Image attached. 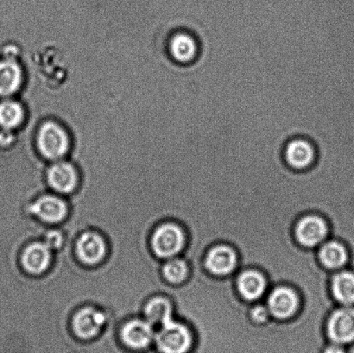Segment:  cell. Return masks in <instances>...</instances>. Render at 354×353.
I'll return each mask as SVG.
<instances>
[{
    "label": "cell",
    "mask_w": 354,
    "mask_h": 353,
    "mask_svg": "<svg viewBox=\"0 0 354 353\" xmlns=\"http://www.w3.org/2000/svg\"><path fill=\"white\" fill-rule=\"evenodd\" d=\"M154 340L162 353H189L194 344L189 325L174 320L162 326Z\"/></svg>",
    "instance_id": "obj_1"
},
{
    "label": "cell",
    "mask_w": 354,
    "mask_h": 353,
    "mask_svg": "<svg viewBox=\"0 0 354 353\" xmlns=\"http://www.w3.org/2000/svg\"><path fill=\"white\" fill-rule=\"evenodd\" d=\"M152 248L155 254L162 258H172L184 250L187 235L183 227L176 223H165L154 231Z\"/></svg>",
    "instance_id": "obj_2"
},
{
    "label": "cell",
    "mask_w": 354,
    "mask_h": 353,
    "mask_svg": "<svg viewBox=\"0 0 354 353\" xmlns=\"http://www.w3.org/2000/svg\"><path fill=\"white\" fill-rule=\"evenodd\" d=\"M266 305L274 319L290 320L297 316L300 309V296L292 287L286 285H277L269 290Z\"/></svg>",
    "instance_id": "obj_3"
},
{
    "label": "cell",
    "mask_w": 354,
    "mask_h": 353,
    "mask_svg": "<svg viewBox=\"0 0 354 353\" xmlns=\"http://www.w3.org/2000/svg\"><path fill=\"white\" fill-rule=\"evenodd\" d=\"M237 251L227 244H217L208 249L204 258L206 271L215 278L234 276L238 268Z\"/></svg>",
    "instance_id": "obj_4"
},
{
    "label": "cell",
    "mask_w": 354,
    "mask_h": 353,
    "mask_svg": "<svg viewBox=\"0 0 354 353\" xmlns=\"http://www.w3.org/2000/svg\"><path fill=\"white\" fill-rule=\"evenodd\" d=\"M327 220L317 213H307L297 220L294 235L301 247L314 249L319 247L328 238Z\"/></svg>",
    "instance_id": "obj_5"
},
{
    "label": "cell",
    "mask_w": 354,
    "mask_h": 353,
    "mask_svg": "<svg viewBox=\"0 0 354 353\" xmlns=\"http://www.w3.org/2000/svg\"><path fill=\"white\" fill-rule=\"evenodd\" d=\"M325 332L329 342L342 345L354 343V307H336L326 323Z\"/></svg>",
    "instance_id": "obj_6"
},
{
    "label": "cell",
    "mask_w": 354,
    "mask_h": 353,
    "mask_svg": "<svg viewBox=\"0 0 354 353\" xmlns=\"http://www.w3.org/2000/svg\"><path fill=\"white\" fill-rule=\"evenodd\" d=\"M37 144L44 157L50 160H58L68 151V135L58 124L47 122L40 128Z\"/></svg>",
    "instance_id": "obj_7"
},
{
    "label": "cell",
    "mask_w": 354,
    "mask_h": 353,
    "mask_svg": "<svg viewBox=\"0 0 354 353\" xmlns=\"http://www.w3.org/2000/svg\"><path fill=\"white\" fill-rule=\"evenodd\" d=\"M235 289L245 302L256 303L269 290L265 274L259 269H243L235 276Z\"/></svg>",
    "instance_id": "obj_8"
},
{
    "label": "cell",
    "mask_w": 354,
    "mask_h": 353,
    "mask_svg": "<svg viewBox=\"0 0 354 353\" xmlns=\"http://www.w3.org/2000/svg\"><path fill=\"white\" fill-rule=\"evenodd\" d=\"M283 159L290 169L304 171L314 166L317 160V151L310 141L304 138H295L284 148Z\"/></svg>",
    "instance_id": "obj_9"
},
{
    "label": "cell",
    "mask_w": 354,
    "mask_h": 353,
    "mask_svg": "<svg viewBox=\"0 0 354 353\" xmlns=\"http://www.w3.org/2000/svg\"><path fill=\"white\" fill-rule=\"evenodd\" d=\"M319 262L330 271H339L349 262L348 247L342 241L334 240L324 241L317 248Z\"/></svg>",
    "instance_id": "obj_10"
},
{
    "label": "cell",
    "mask_w": 354,
    "mask_h": 353,
    "mask_svg": "<svg viewBox=\"0 0 354 353\" xmlns=\"http://www.w3.org/2000/svg\"><path fill=\"white\" fill-rule=\"evenodd\" d=\"M105 321L106 317L102 312L93 307H85L75 314L73 330L79 338L88 340L100 333Z\"/></svg>",
    "instance_id": "obj_11"
},
{
    "label": "cell",
    "mask_w": 354,
    "mask_h": 353,
    "mask_svg": "<svg viewBox=\"0 0 354 353\" xmlns=\"http://www.w3.org/2000/svg\"><path fill=\"white\" fill-rule=\"evenodd\" d=\"M32 213L46 223H59L68 213V206L64 200L55 195H44L30 207Z\"/></svg>",
    "instance_id": "obj_12"
},
{
    "label": "cell",
    "mask_w": 354,
    "mask_h": 353,
    "mask_svg": "<svg viewBox=\"0 0 354 353\" xmlns=\"http://www.w3.org/2000/svg\"><path fill=\"white\" fill-rule=\"evenodd\" d=\"M154 332L147 321L133 320L128 321L121 330L124 343L131 348L144 349L154 340Z\"/></svg>",
    "instance_id": "obj_13"
},
{
    "label": "cell",
    "mask_w": 354,
    "mask_h": 353,
    "mask_svg": "<svg viewBox=\"0 0 354 353\" xmlns=\"http://www.w3.org/2000/svg\"><path fill=\"white\" fill-rule=\"evenodd\" d=\"M76 254L86 265H96L102 260L106 254V243L100 234L86 231L78 238Z\"/></svg>",
    "instance_id": "obj_14"
},
{
    "label": "cell",
    "mask_w": 354,
    "mask_h": 353,
    "mask_svg": "<svg viewBox=\"0 0 354 353\" xmlns=\"http://www.w3.org/2000/svg\"><path fill=\"white\" fill-rule=\"evenodd\" d=\"M48 180L55 191L68 193L77 185V173L74 166L68 162H58L48 169Z\"/></svg>",
    "instance_id": "obj_15"
},
{
    "label": "cell",
    "mask_w": 354,
    "mask_h": 353,
    "mask_svg": "<svg viewBox=\"0 0 354 353\" xmlns=\"http://www.w3.org/2000/svg\"><path fill=\"white\" fill-rule=\"evenodd\" d=\"M330 292L336 303L342 306L354 305V271L343 269L333 274Z\"/></svg>",
    "instance_id": "obj_16"
},
{
    "label": "cell",
    "mask_w": 354,
    "mask_h": 353,
    "mask_svg": "<svg viewBox=\"0 0 354 353\" xmlns=\"http://www.w3.org/2000/svg\"><path fill=\"white\" fill-rule=\"evenodd\" d=\"M51 260V249L45 243H33L23 252L24 268L31 274L46 271Z\"/></svg>",
    "instance_id": "obj_17"
},
{
    "label": "cell",
    "mask_w": 354,
    "mask_h": 353,
    "mask_svg": "<svg viewBox=\"0 0 354 353\" xmlns=\"http://www.w3.org/2000/svg\"><path fill=\"white\" fill-rule=\"evenodd\" d=\"M169 50L174 60L180 64H187L194 61L198 55L196 38L187 32H180L173 36L169 44Z\"/></svg>",
    "instance_id": "obj_18"
},
{
    "label": "cell",
    "mask_w": 354,
    "mask_h": 353,
    "mask_svg": "<svg viewBox=\"0 0 354 353\" xmlns=\"http://www.w3.org/2000/svg\"><path fill=\"white\" fill-rule=\"evenodd\" d=\"M22 83V71L16 62H0V96H10L17 92Z\"/></svg>",
    "instance_id": "obj_19"
},
{
    "label": "cell",
    "mask_w": 354,
    "mask_h": 353,
    "mask_svg": "<svg viewBox=\"0 0 354 353\" xmlns=\"http://www.w3.org/2000/svg\"><path fill=\"white\" fill-rule=\"evenodd\" d=\"M173 305L165 297H155L147 303L145 309V316L151 325L158 324L164 326L173 320Z\"/></svg>",
    "instance_id": "obj_20"
},
{
    "label": "cell",
    "mask_w": 354,
    "mask_h": 353,
    "mask_svg": "<svg viewBox=\"0 0 354 353\" xmlns=\"http://www.w3.org/2000/svg\"><path fill=\"white\" fill-rule=\"evenodd\" d=\"M162 274L171 285H180L189 278V266L185 259L169 258L162 267Z\"/></svg>",
    "instance_id": "obj_21"
},
{
    "label": "cell",
    "mask_w": 354,
    "mask_h": 353,
    "mask_svg": "<svg viewBox=\"0 0 354 353\" xmlns=\"http://www.w3.org/2000/svg\"><path fill=\"white\" fill-rule=\"evenodd\" d=\"M24 110L19 102L5 100L0 103V126L6 129H13L24 120Z\"/></svg>",
    "instance_id": "obj_22"
},
{
    "label": "cell",
    "mask_w": 354,
    "mask_h": 353,
    "mask_svg": "<svg viewBox=\"0 0 354 353\" xmlns=\"http://www.w3.org/2000/svg\"><path fill=\"white\" fill-rule=\"evenodd\" d=\"M248 316L250 320L257 325H263L272 320V316L266 304L252 303L249 307Z\"/></svg>",
    "instance_id": "obj_23"
},
{
    "label": "cell",
    "mask_w": 354,
    "mask_h": 353,
    "mask_svg": "<svg viewBox=\"0 0 354 353\" xmlns=\"http://www.w3.org/2000/svg\"><path fill=\"white\" fill-rule=\"evenodd\" d=\"M64 242L62 235L57 231H51L45 237V244L52 249H57L61 247Z\"/></svg>",
    "instance_id": "obj_24"
},
{
    "label": "cell",
    "mask_w": 354,
    "mask_h": 353,
    "mask_svg": "<svg viewBox=\"0 0 354 353\" xmlns=\"http://www.w3.org/2000/svg\"><path fill=\"white\" fill-rule=\"evenodd\" d=\"M322 353H348L345 349V345L335 343V342H328L325 345Z\"/></svg>",
    "instance_id": "obj_25"
},
{
    "label": "cell",
    "mask_w": 354,
    "mask_h": 353,
    "mask_svg": "<svg viewBox=\"0 0 354 353\" xmlns=\"http://www.w3.org/2000/svg\"><path fill=\"white\" fill-rule=\"evenodd\" d=\"M284 327H286V321H284ZM284 328H286V330L288 332V333H289V331H288L286 330V327ZM291 335H293V334H291ZM293 336H295V335H293ZM296 337H297V336H296ZM299 338H301V337H299ZM312 340H318V338H312ZM319 340H322V338H319ZM322 340H328V338H322Z\"/></svg>",
    "instance_id": "obj_26"
}]
</instances>
